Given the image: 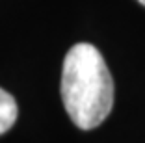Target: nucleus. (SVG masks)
<instances>
[{
    "mask_svg": "<svg viewBox=\"0 0 145 143\" xmlns=\"http://www.w3.org/2000/svg\"><path fill=\"white\" fill-rule=\"evenodd\" d=\"M61 101L71 121L82 130H91L110 115L114 106V80L95 45L76 43L65 54Z\"/></svg>",
    "mask_w": 145,
    "mask_h": 143,
    "instance_id": "1",
    "label": "nucleus"
},
{
    "mask_svg": "<svg viewBox=\"0 0 145 143\" xmlns=\"http://www.w3.org/2000/svg\"><path fill=\"white\" fill-rule=\"evenodd\" d=\"M17 114H19V110H17L15 99H13L6 89L0 87V136L6 134V132L15 125Z\"/></svg>",
    "mask_w": 145,
    "mask_h": 143,
    "instance_id": "2",
    "label": "nucleus"
},
{
    "mask_svg": "<svg viewBox=\"0 0 145 143\" xmlns=\"http://www.w3.org/2000/svg\"><path fill=\"white\" fill-rule=\"evenodd\" d=\"M138 2H140V4H141V6H145V0H138Z\"/></svg>",
    "mask_w": 145,
    "mask_h": 143,
    "instance_id": "3",
    "label": "nucleus"
}]
</instances>
